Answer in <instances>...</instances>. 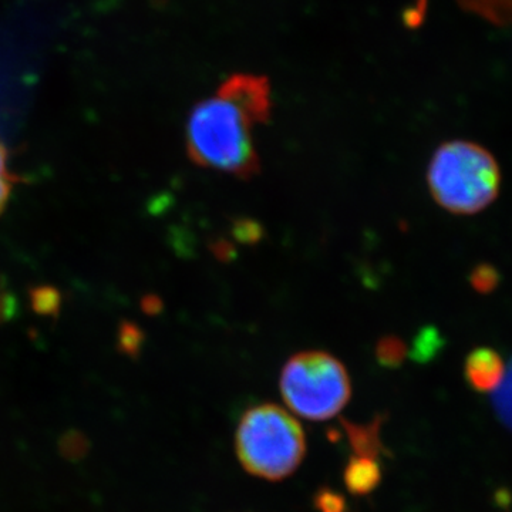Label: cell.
Here are the masks:
<instances>
[{
  "mask_svg": "<svg viewBox=\"0 0 512 512\" xmlns=\"http://www.w3.org/2000/svg\"><path fill=\"white\" fill-rule=\"evenodd\" d=\"M254 127L237 104L217 93L191 111L185 133L188 156L201 167L249 180L261 168L252 140Z\"/></svg>",
  "mask_w": 512,
  "mask_h": 512,
  "instance_id": "obj_1",
  "label": "cell"
},
{
  "mask_svg": "<svg viewBox=\"0 0 512 512\" xmlns=\"http://www.w3.org/2000/svg\"><path fill=\"white\" fill-rule=\"evenodd\" d=\"M431 195L444 210L473 215L500 194V165L490 151L471 141L454 140L437 148L427 171Z\"/></svg>",
  "mask_w": 512,
  "mask_h": 512,
  "instance_id": "obj_2",
  "label": "cell"
},
{
  "mask_svg": "<svg viewBox=\"0 0 512 512\" xmlns=\"http://www.w3.org/2000/svg\"><path fill=\"white\" fill-rule=\"evenodd\" d=\"M239 463L251 476L268 481L291 477L306 456L302 424L274 403L259 404L242 414L235 433Z\"/></svg>",
  "mask_w": 512,
  "mask_h": 512,
  "instance_id": "obj_3",
  "label": "cell"
},
{
  "mask_svg": "<svg viewBox=\"0 0 512 512\" xmlns=\"http://www.w3.org/2000/svg\"><path fill=\"white\" fill-rule=\"evenodd\" d=\"M279 389L288 409L309 421L333 419L352 397L345 365L320 350L293 355L282 369Z\"/></svg>",
  "mask_w": 512,
  "mask_h": 512,
  "instance_id": "obj_4",
  "label": "cell"
},
{
  "mask_svg": "<svg viewBox=\"0 0 512 512\" xmlns=\"http://www.w3.org/2000/svg\"><path fill=\"white\" fill-rule=\"evenodd\" d=\"M217 93L237 104L254 121L255 126L268 123L272 113V97L266 77L234 74L221 84Z\"/></svg>",
  "mask_w": 512,
  "mask_h": 512,
  "instance_id": "obj_5",
  "label": "cell"
},
{
  "mask_svg": "<svg viewBox=\"0 0 512 512\" xmlns=\"http://www.w3.org/2000/svg\"><path fill=\"white\" fill-rule=\"evenodd\" d=\"M507 375L503 357L494 349L478 348L467 356V382L477 392H494Z\"/></svg>",
  "mask_w": 512,
  "mask_h": 512,
  "instance_id": "obj_6",
  "label": "cell"
},
{
  "mask_svg": "<svg viewBox=\"0 0 512 512\" xmlns=\"http://www.w3.org/2000/svg\"><path fill=\"white\" fill-rule=\"evenodd\" d=\"M382 480V471L376 458L356 456L350 458L345 470V484L350 493L366 495L376 490Z\"/></svg>",
  "mask_w": 512,
  "mask_h": 512,
  "instance_id": "obj_7",
  "label": "cell"
},
{
  "mask_svg": "<svg viewBox=\"0 0 512 512\" xmlns=\"http://www.w3.org/2000/svg\"><path fill=\"white\" fill-rule=\"evenodd\" d=\"M461 8L476 13L488 22L507 26L511 20V0H457Z\"/></svg>",
  "mask_w": 512,
  "mask_h": 512,
  "instance_id": "obj_8",
  "label": "cell"
},
{
  "mask_svg": "<svg viewBox=\"0 0 512 512\" xmlns=\"http://www.w3.org/2000/svg\"><path fill=\"white\" fill-rule=\"evenodd\" d=\"M407 348L397 336H384L377 342L376 357L383 366L397 367L402 365Z\"/></svg>",
  "mask_w": 512,
  "mask_h": 512,
  "instance_id": "obj_9",
  "label": "cell"
},
{
  "mask_svg": "<svg viewBox=\"0 0 512 512\" xmlns=\"http://www.w3.org/2000/svg\"><path fill=\"white\" fill-rule=\"evenodd\" d=\"M470 284L474 291L481 293V295H488V293L495 291V288L500 284V274L493 265L480 264L471 271Z\"/></svg>",
  "mask_w": 512,
  "mask_h": 512,
  "instance_id": "obj_10",
  "label": "cell"
},
{
  "mask_svg": "<svg viewBox=\"0 0 512 512\" xmlns=\"http://www.w3.org/2000/svg\"><path fill=\"white\" fill-rule=\"evenodd\" d=\"M15 183V175L10 173L9 170L8 148L0 141V214L5 211L6 205H8Z\"/></svg>",
  "mask_w": 512,
  "mask_h": 512,
  "instance_id": "obj_11",
  "label": "cell"
},
{
  "mask_svg": "<svg viewBox=\"0 0 512 512\" xmlns=\"http://www.w3.org/2000/svg\"><path fill=\"white\" fill-rule=\"evenodd\" d=\"M494 404L501 421L510 423V373L505 376L503 383L494 390Z\"/></svg>",
  "mask_w": 512,
  "mask_h": 512,
  "instance_id": "obj_12",
  "label": "cell"
},
{
  "mask_svg": "<svg viewBox=\"0 0 512 512\" xmlns=\"http://www.w3.org/2000/svg\"><path fill=\"white\" fill-rule=\"evenodd\" d=\"M235 237L245 244H256L262 239V227L254 220H239L234 228Z\"/></svg>",
  "mask_w": 512,
  "mask_h": 512,
  "instance_id": "obj_13",
  "label": "cell"
},
{
  "mask_svg": "<svg viewBox=\"0 0 512 512\" xmlns=\"http://www.w3.org/2000/svg\"><path fill=\"white\" fill-rule=\"evenodd\" d=\"M427 0H412L403 12V22L407 28H419L426 15Z\"/></svg>",
  "mask_w": 512,
  "mask_h": 512,
  "instance_id": "obj_14",
  "label": "cell"
},
{
  "mask_svg": "<svg viewBox=\"0 0 512 512\" xmlns=\"http://www.w3.org/2000/svg\"><path fill=\"white\" fill-rule=\"evenodd\" d=\"M441 345V339L437 330L423 329L420 332L419 338L416 340V353L419 355H431L436 352V349Z\"/></svg>",
  "mask_w": 512,
  "mask_h": 512,
  "instance_id": "obj_15",
  "label": "cell"
},
{
  "mask_svg": "<svg viewBox=\"0 0 512 512\" xmlns=\"http://www.w3.org/2000/svg\"><path fill=\"white\" fill-rule=\"evenodd\" d=\"M319 508L322 512H343V500L333 493L319 495Z\"/></svg>",
  "mask_w": 512,
  "mask_h": 512,
  "instance_id": "obj_16",
  "label": "cell"
}]
</instances>
